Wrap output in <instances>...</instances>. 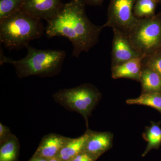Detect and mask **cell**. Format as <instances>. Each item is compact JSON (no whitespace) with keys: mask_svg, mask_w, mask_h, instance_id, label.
Segmentation results:
<instances>
[{"mask_svg":"<svg viewBox=\"0 0 161 161\" xmlns=\"http://www.w3.org/2000/svg\"><path fill=\"white\" fill-rule=\"evenodd\" d=\"M82 0H71L64 4L57 16L47 22L45 33L49 38L64 37L71 42L72 56L78 58L88 52L99 40L103 25L93 24L87 16Z\"/></svg>","mask_w":161,"mask_h":161,"instance_id":"cell-1","label":"cell"},{"mask_svg":"<svg viewBox=\"0 0 161 161\" xmlns=\"http://www.w3.org/2000/svg\"><path fill=\"white\" fill-rule=\"evenodd\" d=\"M26 48V56L19 60H14L6 57L1 48V65L5 63L12 65L18 78L20 79L31 76L42 78L53 77L60 73L66 58L65 51L38 49L30 44Z\"/></svg>","mask_w":161,"mask_h":161,"instance_id":"cell-2","label":"cell"},{"mask_svg":"<svg viewBox=\"0 0 161 161\" xmlns=\"http://www.w3.org/2000/svg\"><path fill=\"white\" fill-rule=\"evenodd\" d=\"M45 30L41 20L21 10L0 20V41L7 49L18 50L40 39Z\"/></svg>","mask_w":161,"mask_h":161,"instance_id":"cell-3","label":"cell"},{"mask_svg":"<svg viewBox=\"0 0 161 161\" xmlns=\"http://www.w3.org/2000/svg\"><path fill=\"white\" fill-rule=\"evenodd\" d=\"M101 97L99 90L89 83L59 90L53 96L55 102L66 109L82 115L87 129L89 117Z\"/></svg>","mask_w":161,"mask_h":161,"instance_id":"cell-4","label":"cell"},{"mask_svg":"<svg viewBox=\"0 0 161 161\" xmlns=\"http://www.w3.org/2000/svg\"><path fill=\"white\" fill-rule=\"evenodd\" d=\"M126 35L143 58L161 50V12L152 17L139 19Z\"/></svg>","mask_w":161,"mask_h":161,"instance_id":"cell-5","label":"cell"},{"mask_svg":"<svg viewBox=\"0 0 161 161\" xmlns=\"http://www.w3.org/2000/svg\"><path fill=\"white\" fill-rule=\"evenodd\" d=\"M136 0H110L108 19L104 27L116 28L126 34L139 19L134 16L133 7Z\"/></svg>","mask_w":161,"mask_h":161,"instance_id":"cell-6","label":"cell"},{"mask_svg":"<svg viewBox=\"0 0 161 161\" xmlns=\"http://www.w3.org/2000/svg\"><path fill=\"white\" fill-rule=\"evenodd\" d=\"M64 4L61 0H25L22 10L32 17L47 22L58 16Z\"/></svg>","mask_w":161,"mask_h":161,"instance_id":"cell-7","label":"cell"},{"mask_svg":"<svg viewBox=\"0 0 161 161\" xmlns=\"http://www.w3.org/2000/svg\"><path fill=\"white\" fill-rule=\"evenodd\" d=\"M113 30L111 53V67L116 66L134 58L141 57L136 50L126 35L116 28Z\"/></svg>","mask_w":161,"mask_h":161,"instance_id":"cell-8","label":"cell"},{"mask_svg":"<svg viewBox=\"0 0 161 161\" xmlns=\"http://www.w3.org/2000/svg\"><path fill=\"white\" fill-rule=\"evenodd\" d=\"M114 134L110 132H97L91 130L89 136L82 151L98 159L113 146Z\"/></svg>","mask_w":161,"mask_h":161,"instance_id":"cell-9","label":"cell"},{"mask_svg":"<svg viewBox=\"0 0 161 161\" xmlns=\"http://www.w3.org/2000/svg\"><path fill=\"white\" fill-rule=\"evenodd\" d=\"M68 139L69 137L56 133L44 136L32 156L49 160L54 158Z\"/></svg>","mask_w":161,"mask_h":161,"instance_id":"cell-10","label":"cell"},{"mask_svg":"<svg viewBox=\"0 0 161 161\" xmlns=\"http://www.w3.org/2000/svg\"><path fill=\"white\" fill-rule=\"evenodd\" d=\"M143 59V57H138L121 64L111 67L112 78L114 79L127 78L140 82Z\"/></svg>","mask_w":161,"mask_h":161,"instance_id":"cell-11","label":"cell"},{"mask_svg":"<svg viewBox=\"0 0 161 161\" xmlns=\"http://www.w3.org/2000/svg\"><path fill=\"white\" fill-rule=\"evenodd\" d=\"M91 130L87 129L85 132L78 138H69L58 153L57 158L61 161H70L83 150Z\"/></svg>","mask_w":161,"mask_h":161,"instance_id":"cell-12","label":"cell"},{"mask_svg":"<svg viewBox=\"0 0 161 161\" xmlns=\"http://www.w3.org/2000/svg\"><path fill=\"white\" fill-rule=\"evenodd\" d=\"M140 82L141 94L161 93V76L150 68L143 65Z\"/></svg>","mask_w":161,"mask_h":161,"instance_id":"cell-13","label":"cell"},{"mask_svg":"<svg viewBox=\"0 0 161 161\" xmlns=\"http://www.w3.org/2000/svg\"><path fill=\"white\" fill-rule=\"evenodd\" d=\"M161 122H151L150 126L145 128V131L142 134V137L147 141V148L142 154V157L146 155L151 151L155 149L158 150L161 145Z\"/></svg>","mask_w":161,"mask_h":161,"instance_id":"cell-14","label":"cell"},{"mask_svg":"<svg viewBox=\"0 0 161 161\" xmlns=\"http://www.w3.org/2000/svg\"><path fill=\"white\" fill-rule=\"evenodd\" d=\"M20 145L13 134L6 142L0 144V161H18Z\"/></svg>","mask_w":161,"mask_h":161,"instance_id":"cell-15","label":"cell"},{"mask_svg":"<svg viewBox=\"0 0 161 161\" xmlns=\"http://www.w3.org/2000/svg\"><path fill=\"white\" fill-rule=\"evenodd\" d=\"M128 104L147 106L157 110L161 114V93L141 94L138 98L127 99Z\"/></svg>","mask_w":161,"mask_h":161,"instance_id":"cell-16","label":"cell"},{"mask_svg":"<svg viewBox=\"0 0 161 161\" xmlns=\"http://www.w3.org/2000/svg\"><path fill=\"white\" fill-rule=\"evenodd\" d=\"M158 4L152 0H136L133 7V14L138 19L152 17L156 14Z\"/></svg>","mask_w":161,"mask_h":161,"instance_id":"cell-17","label":"cell"},{"mask_svg":"<svg viewBox=\"0 0 161 161\" xmlns=\"http://www.w3.org/2000/svg\"><path fill=\"white\" fill-rule=\"evenodd\" d=\"M25 0H0V20L22 10Z\"/></svg>","mask_w":161,"mask_h":161,"instance_id":"cell-18","label":"cell"},{"mask_svg":"<svg viewBox=\"0 0 161 161\" xmlns=\"http://www.w3.org/2000/svg\"><path fill=\"white\" fill-rule=\"evenodd\" d=\"M143 65L148 67L161 76V50L143 59Z\"/></svg>","mask_w":161,"mask_h":161,"instance_id":"cell-19","label":"cell"},{"mask_svg":"<svg viewBox=\"0 0 161 161\" xmlns=\"http://www.w3.org/2000/svg\"><path fill=\"white\" fill-rule=\"evenodd\" d=\"M13 135L10 129L2 123H0V144L7 141Z\"/></svg>","mask_w":161,"mask_h":161,"instance_id":"cell-20","label":"cell"},{"mask_svg":"<svg viewBox=\"0 0 161 161\" xmlns=\"http://www.w3.org/2000/svg\"><path fill=\"white\" fill-rule=\"evenodd\" d=\"M97 159H98L87 153L82 151L70 161H96Z\"/></svg>","mask_w":161,"mask_h":161,"instance_id":"cell-21","label":"cell"},{"mask_svg":"<svg viewBox=\"0 0 161 161\" xmlns=\"http://www.w3.org/2000/svg\"><path fill=\"white\" fill-rule=\"evenodd\" d=\"M86 5L91 6H101L102 5L103 0H82Z\"/></svg>","mask_w":161,"mask_h":161,"instance_id":"cell-22","label":"cell"},{"mask_svg":"<svg viewBox=\"0 0 161 161\" xmlns=\"http://www.w3.org/2000/svg\"><path fill=\"white\" fill-rule=\"evenodd\" d=\"M27 161H49V159L37 157H32L29 160Z\"/></svg>","mask_w":161,"mask_h":161,"instance_id":"cell-23","label":"cell"},{"mask_svg":"<svg viewBox=\"0 0 161 161\" xmlns=\"http://www.w3.org/2000/svg\"><path fill=\"white\" fill-rule=\"evenodd\" d=\"M49 161H60V160L58 159L57 158H52V159H50Z\"/></svg>","mask_w":161,"mask_h":161,"instance_id":"cell-24","label":"cell"},{"mask_svg":"<svg viewBox=\"0 0 161 161\" xmlns=\"http://www.w3.org/2000/svg\"><path fill=\"white\" fill-rule=\"evenodd\" d=\"M152 1H154L158 4H161V0H152Z\"/></svg>","mask_w":161,"mask_h":161,"instance_id":"cell-25","label":"cell"}]
</instances>
